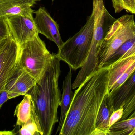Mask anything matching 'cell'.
Returning <instances> with one entry per match:
<instances>
[{"label": "cell", "instance_id": "6da1fadb", "mask_svg": "<svg viewBox=\"0 0 135 135\" xmlns=\"http://www.w3.org/2000/svg\"><path fill=\"white\" fill-rule=\"evenodd\" d=\"M109 68L98 69L75 90L59 135H92L103 99L108 92Z\"/></svg>", "mask_w": 135, "mask_h": 135}, {"label": "cell", "instance_id": "7a4b0ae2", "mask_svg": "<svg viewBox=\"0 0 135 135\" xmlns=\"http://www.w3.org/2000/svg\"><path fill=\"white\" fill-rule=\"evenodd\" d=\"M60 60L54 54L53 58L36 82L29 94L31 97L44 135H51L58 122L57 111L61 102L59 80Z\"/></svg>", "mask_w": 135, "mask_h": 135}, {"label": "cell", "instance_id": "3957f363", "mask_svg": "<svg viewBox=\"0 0 135 135\" xmlns=\"http://www.w3.org/2000/svg\"><path fill=\"white\" fill-rule=\"evenodd\" d=\"M94 27L91 46L85 62L72 84L78 88L86 78L97 70L98 57L101 45L111 25L115 21L106 9L103 0H93Z\"/></svg>", "mask_w": 135, "mask_h": 135}, {"label": "cell", "instance_id": "277c9868", "mask_svg": "<svg viewBox=\"0 0 135 135\" xmlns=\"http://www.w3.org/2000/svg\"><path fill=\"white\" fill-rule=\"evenodd\" d=\"M94 14L92 11L85 25L78 32L64 42L55 56L72 69L81 68L85 62L92 43Z\"/></svg>", "mask_w": 135, "mask_h": 135}, {"label": "cell", "instance_id": "5b68a950", "mask_svg": "<svg viewBox=\"0 0 135 135\" xmlns=\"http://www.w3.org/2000/svg\"><path fill=\"white\" fill-rule=\"evenodd\" d=\"M135 36V21L133 15L122 16L113 22L101 45L98 57L97 69L106 63L125 42Z\"/></svg>", "mask_w": 135, "mask_h": 135}, {"label": "cell", "instance_id": "8992f818", "mask_svg": "<svg viewBox=\"0 0 135 135\" xmlns=\"http://www.w3.org/2000/svg\"><path fill=\"white\" fill-rule=\"evenodd\" d=\"M20 65L36 82L53 58L54 54L49 51L39 35L20 45Z\"/></svg>", "mask_w": 135, "mask_h": 135}, {"label": "cell", "instance_id": "52a82bcc", "mask_svg": "<svg viewBox=\"0 0 135 135\" xmlns=\"http://www.w3.org/2000/svg\"><path fill=\"white\" fill-rule=\"evenodd\" d=\"M20 54V45L9 33L0 48V94L5 90L6 84L17 70Z\"/></svg>", "mask_w": 135, "mask_h": 135}, {"label": "cell", "instance_id": "ba28073f", "mask_svg": "<svg viewBox=\"0 0 135 135\" xmlns=\"http://www.w3.org/2000/svg\"><path fill=\"white\" fill-rule=\"evenodd\" d=\"M109 67L108 86L109 92L111 94L135 71V43Z\"/></svg>", "mask_w": 135, "mask_h": 135}, {"label": "cell", "instance_id": "9c48e42d", "mask_svg": "<svg viewBox=\"0 0 135 135\" xmlns=\"http://www.w3.org/2000/svg\"><path fill=\"white\" fill-rule=\"evenodd\" d=\"M4 21L10 35L20 45L39 34L33 14L13 16L8 17Z\"/></svg>", "mask_w": 135, "mask_h": 135}, {"label": "cell", "instance_id": "30bf717a", "mask_svg": "<svg viewBox=\"0 0 135 135\" xmlns=\"http://www.w3.org/2000/svg\"><path fill=\"white\" fill-rule=\"evenodd\" d=\"M34 21L39 33L54 42L58 49H60L64 42L62 40L57 23L44 7H40L34 11Z\"/></svg>", "mask_w": 135, "mask_h": 135}, {"label": "cell", "instance_id": "8fae6325", "mask_svg": "<svg viewBox=\"0 0 135 135\" xmlns=\"http://www.w3.org/2000/svg\"><path fill=\"white\" fill-rule=\"evenodd\" d=\"M35 79L19 65L14 75L6 84L9 100L28 93L36 83Z\"/></svg>", "mask_w": 135, "mask_h": 135}, {"label": "cell", "instance_id": "7c38bea8", "mask_svg": "<svg viewBox=\"0 0 135 135\" xmlns=\"http://www.w3.org/2000/svg\"><path fill=\"white\" fill-rule=\"evenodd\" d=\"M35 0H0V20L13 16H27L34 13L32 7Z\"/></svg>", "mask_w": 135, "mask_h": 135}, {"label": "cell", "instance_id": "4fadbf2b", "mask_svg": "<svg viewBox=\"0 0 135 135\" xmlns=\"http://www.w3.org/2000/svg\"><path fill=\"white\" fill-rule=\"evenodd\" d=\"M114 111L112 94L108 92L105 96L98 113L95 129L92 135H109V119Z\"/></svg>", "mask_w": 135, "mask_h": 135}, {"label": "cell", "instance_id": "5bb4252c", "mask_svg": "<svg viewBox=\"0 0 135 135\" xmlns=\"http://www.w3.org/2000/svg\"><path fill=\"white\" fill-rule=\"evenodd\" d=\"M71 70L72 69L70 67L69 71L63 82V92L60 105L61 108V115L56 135L58 134V133L59 134L63 127L74 94L72 92L71 88Z\"/></svg>", "mask_w": 135, "mask_h": 135}, {"label": "cell", "instance_id": "9a60e30c", "mask_svg": "<svg viewBox=\"0 0 135 135\" xmlns=\"http://www.w3.org/2000/svg\"><path fill=\"white\" fill-rule=\"evenodd\" d=\"M135 91V71L115 91L111 94L114 110L123 107Z\"/></svg>", "mask_w": 135, "mask_h": 135}, {"label": "cell", "instance_id": "2e32d148", "mask_svg": "<svg viewBox=\"0 0 135 135\" xmlns=\"http://www.w3.org/2000/svg\"><path fill=\"white\" fill-rule=\"evenodd\" d=\"M32 100L29 94L24 95L22 101L15 109L14 115L17 117L16 126L21 127L27 123L31 119Z\"/></svg>", "mask_w": 135, "mask_h": 135}, {"label": "cell", "instance_id": "e0dca14e", "mask_svg": "<svg viewBox=\"0 0 135 135\" xmlns=\"http://www.w3.org/2000/svg\"><path fill=\"white\" fill-rule=\"evenodd\" d=\"M135 128V117L121 120L110 127L109 135H129Z\"/></svg>", "mask_w": 135, "mask_h": 135}, {"label": "cell", "instance_id": "ac0fdd59", "mask_svg": "<svg viewBox=\"0 0 135 135\" xmlns=\"http://www.w3.org/2000/svg\"><path fill=\"white\" fill-rule=\"evenodd\" d=\"M115 12L118 13L122 10L135 14V0H112Z\"/></svg>", "mask_w": 135, "mask_h": 135}, {"label": "cell", "instance_id": "d6986e66", "mask_svg": "<svg viewBox=\"0 0 135 135\" xmlns=\"http://www.w3.org/2000/svg\"><path fill=\"white\" fill-rule=\"evenodd\" d=\"M123 108V115L120 120L128 119L135 110V91L126 101Z\"/></svg>", "mask_w": 135, "mask_h": 135}, {"label": "cell", "instance_id": "ffe728a7", "mask_svg": "<svg viewBox=\"0 0 135 135\" xmlns=\"http://www.w3.org/2000/svg\"><path fill=\"white\" fill-rule=\"evenodd\" d=\"M123 112L124 109L123 107H121L117 110H115L113 111L109 119V127H112L114 124L121 120L123 115Z\"/></svg>", "mask_w": 135, "mask_h": 135}, {"label": "cell", "instance_id": "44dd1931", "mask_svg": "<svg viewBox=\"0 0 135 135\" xmlns=\"http://www.w3.org/2000/svg\"><path fill=\"white\" fill-rule=\"evenodd\" d=\"M9 34V31L6 23L4 21L0 20V38H7Z\"/></svg>", "mask_w": 135, "mask_h": 135}, {"label": "cell", "instance_id": "7402d4cb", "mask_svg": "<svg viewBox=\"0 0 135 135\" xmlns=\"http://www.w3.org/2000/svg\"><path fill=\"white\" fill-rule=\"evenodd\" d=\"M8 100H9V98L8 97V92L5 90L0 94V108Z\"/></svg>", "mask_w": 135, "mask_h": 135}, {"label": "cell", "instance_id": "603a6c76", "mask_svg": "<svg viewBox=\"0 0 135 135\" xmlns=\"http://www.w3.org/2000/svg\"><path fill=\"white\" fill-rule=\"evenodd\" d=\"M14 135L13 131H0V135Z\"/></svg>", "mask_w": 135, "mask_h": 135}, {"label": "cell", "instance_id": "cb8c5ba5", "mask_svg": "<svg viewBox=\"0 0 135 135\" xmlns=\"http://www.w3.org/2000/svg\"><path fill=\"white\" fill-rule=\"evenodd\" d=\"M6 38H0V48L3 45H4V43H5L6 40Z\"/></svg>", "mask_w": 135, "mask_h": 135}, {"label": "cell", "instance_id": "d4e9b609", "mask_svg": "<svg viewBox=\"0 0 135 135\" xmlns=\"http://www.w3.org/2000/svg\"><path fill=\"white\" fill-rule=\"evenodd\" d=\"M135 117V110L130 115V116L128 117V119H129V118H132V117Z\"/></svg>", "mask_w": 135, "mask_h": 135}, {"label": "cell", "instance_id": "484cf974", "mask_svg": "<svg viewBox=\"0 0 135 135\" xmlns=\"http://www.w3.org/2000/svg\"><path fill=\"white\" fill-rule=\"evenodd\" d=\"M41 1V0H35L36 1ZM52 1H54V0H52Z\"/></svg>", "mask_w": 135, "mask_h": 135}]
</instances>
